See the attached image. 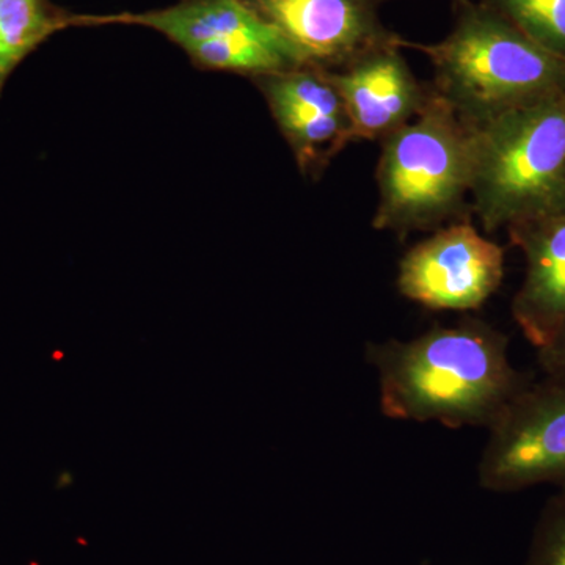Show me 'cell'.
Masks as SVG:
<instances>
[{
    "mask_svg": "<svg viewBox=\"0 0 565 565\" xmlns=\"http://www.w3.org/2000/svg\"><path fill=\"white\" fill-rule=\"evenodd\" d=\"M366 355L382 412L401 422L489 429L530 384L509 360L508 338L473 318L411 341L370 344Z\"/></svg>",
    "mask_w": 565,
    "mask_h": 565,
    "instance_id": "cell-1",
    "label": "cell"
},
{
    "mask_svg": "<svg viewBox=\"0 0 565 565\" xmlns=\"http://www.w3.org/2000/svg\"><path fill=\"white\" fill-rule=\"evenodd\" d=\"M451 32L434 44L404 41L434 68V92L470 129L505 111L565 95V61L478 0H452Z\"/></svg>",
    "mask_w": 565,
    "mask_h": 565,
    "instance_id": "cell-2",
    "label": "cell"
},
{
    "mask_svg": "<svg viewBox=\"0 0 565 565\" xmlns=\"http://www.w3.org/2000/svg\"><path fill=\"white\" fill-rule=\"evenodd\" d=\"M379 143L375 230L405 237L471 218L473 132L434 88L422 114Z\"/></svg>",
    "mask_w": 565,
    "mask_h": 565,
    "instance_id": "cell-3",
    "label": "cell"
},
{
    "mask_svg": "<svg viewBox=\"0 0 565 565\" xmlns=\"http://www.w3.org/2000/svg\"><path fill=\"white\" fill-rule=\"evenodd\" d=\"M471 210L486 233L565 207V95L471 129Z\"/></svg>",
    "mask_w": 565,
    "mask_h": 565,
    "instance_id": "cell-4",
    "label": "cell"
},
{
    "mask_svg": "<svg viewBox=\"0 0 565 565\" xmlns=\"http://www.w3.org/2000/svg\"><path fill=\"white\" fill-rule=\"evenodd\" d=\"M140 25L161 33L199 70L255 77L300 65L297 52L247 0H180L162 10L85 17L82 25Z\"/></svg>",
    "mask_w": 565,
    "mask_h": 565,
    "instance_id": "cell-5",
    "label": "cell"
},
{
    "mask_svg": "<svg viewBox=\"0 0 565 565\" xmlns=\"http://www.w3.org/2000/svg\"><path fill=\"white\" fill-rule=\"evenodd\" d=\"M479 460V486L519 492L539 484H565V379L527 384L489 427Z\"/></svg>",
    "mask_w": 565,
    "mask_h": 565,
    "instance_id": "cell-6",
    "label": "cell"
},
{
    "mask_svg": "<svg viewBox=\"0 0 565 565\" xmlns=\"http://www.w3.org/2000/svg\"><path fill=\"white\" fill-rule=\"evenodd\" d=\"M504 278V248L471 218L451 223L405 253L397 273L401 296L430 310H478Z\"/></svg>",
    "mask_w": 565,
    "mask_h": 565,
    "instance_id": "cell-7",
    "label": "cell"
},
{
    "mask_svg": "<svg viewBox=\"0 0 565 565\" xmlns=\"http://www.w3.org/2000/svg\"><path fill=\"white\" fill-rule=\"evenodd\" d=\"M388 0H247L288 40L305 66L343 70L367 52L404 39L382 22Z\"/></svg>",
    "mask_w": 565,
    "mask_h": 565,
    "instance_id": "cell-8",
    "label": "cell"
},
{
    "mask_svg": "<svg viewBox=\"0 0 565 565\" xmlns=\"http://www.w3.org/2000/svg\"><path fill=\"white\" fill-rule=\"evenodd\" d=\"M303 177L319 180L352 143V126L327 71L300 66L252 79Z\"/></svg>",
    "mask_w": 565,
    "mask_h": 565,
    "instance_id": "cell-9",
    "label": "cell"
},
{
    "mask_svg": "<svg viewBox=\"0 0 565 565\" xmlns=\"http://www.w3.org/2000/svg\"><path fill=\"white\" fill-rule=\"evenodd\" d=\"M404 41L367 52L343 70L327 71L343 99L353 141L385 139L429 103L430 82L419 81L405 62Z\"/></svg>",
    "mask_w": 565,
    "mask_h": 565,
    "instance_id": "cell-10",
    "label": "cell"
},
{
    "mask_svg": "<svg viewBox=\"0 0 565 565\" xmlns=\"http://www.w3.org/2000/svg\"><path fill=\"white\" fill-rule=\"evenodd\" d=\"M505 232L525 256V278L512 300V318L539 351L565 330V207Z\"/></svg>",
    "mask_w": 565,
    "mask_h": 565,
    "instance_id": "cell-11",
    "label": "cell"
},
{
    "mask_svg": "<svg viewBox=\"0 0 565 565\" xmlns=\"http://www.w3.org/2000/svg\"><path fill=\"white\" fill-rule=\"evenodd\" d=\"M70 28H81V14L52 0H0V96L29 55Z\"/></svg>",
    "mask_w": 565,
    "mask_h": 565,
    "instance_id": "cell-12",
    "label": "cell"
},
{
    "mask_svg": "<svg viewBox=\"0 0 565 565\" xmlns=\"http://www.w3.org/2000/svg\"><path fill=\"white\" fill-rule=\"evenodd\" d=\"M565 61V0H478Z\"/></svg>",
    "mask_w": 565,
    "mask_h": 565,
    "instance_id": "cell-13",
    "label": "cell"
},
{
    "mask_svg": "<svg viewBox=\"0 0 565 565\" xmlns=\"http://www.w3.org/2000/svg\"><path fill=\"white\" fill-rule=\"evenodd\" d=\"M527 565H565V492L546 508Z\"/></svg>",
    "mask_w": 565,
    "mask_h": 565,
    "instance_id": "cell-14",
    "label": "cell"
},
{
    "mask_svg": "<svg viewBox=\"0 0 565 565\" xmlns=\"http://www.w3.org/2000/svg\"><path fill=\"white\" fill-rule=\"evenodd\" d=\"M539 363L552 377L565 379V330L552 344L539 349Z\"/></svg>",
    "mask_w": 565,
    "mask_h": 565,
    "instance_id": "cell-15",
    "label": "cell"
}]
</instances>
